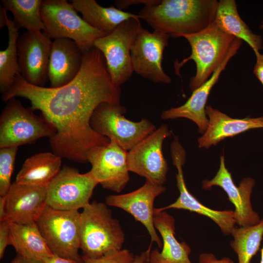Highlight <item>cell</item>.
<instances>
[{
    "mask_svg": "<svg viewBox=\"0 0 263 263\" xmlns=\"http://www.w3.org/2000/svg\"><path fill=\"white\" fill-rule=\"evenodd\" d=\"M153 224L162 238V249L151 250L150 263H192L189 256L191 252L185 242H179L175 237V226L174 217L166 210L154 209Z\"/></svg>",
    "mask_w": 263,
    "mask_h": 263,
    "instance_id": "cell-22",
    "label": "cell"
},
{
    "mask_svg": "<svg viewBox=\"0 0 263 263\" xmlns=\"http://www.w3.org/2000/svg\"><path fill=\"white\" fill-rule=\"evenodd\" d=\"M108 206L94 201L80 213V249L83 257L96 258L122 249L124 232Z\"/></svg>",
    "mask_w": 263,
    "mask_h": 263,
    "instance_id": "cell-3",
    "label": "cell"
},
{
    "mask_svg": "<svg viewBox=\"0 0 263 263\" xmlns=\"http://www.w3.org/2000/svg\"><path fill=\"white\" fill-rule=\"evenodd\" d=\"M40 261L29 259L18 254L10 263H40Z\"/></svg>",
    "mask_w": 263,
    "mask_h": 263,
    "instance_id": "cell-38",
    "label": "cell"
},
{
    "mask_svg": "<svg viewBox=\"0 0 263 263\" xmlns=\"http://www.w3.org/2000/svg\"><path fill=\"white\" fill-rule=\"evenodd\" d=\"M134 256L128 249H122L109 252L98 258L82 257V263H130Z\"/></svg>",
    "mask_w": 263,
    "mask_h": 263,
    "instance_id": "cell-31",
    "label": "cell"
},
{
    "mask_svg": "<svg viewBox=\"0 0 263 263\" xmlns=\"http://www.w3.org/2000/svg\"><path fill=\"white\" fill-rule=\"evenodd\" d=\"M191 47V54L175 63L176 72L188 61L193 60L196 73L190 78L189 88L193 91L205 83L225 59L236 38L223 30L214 21L205 29L191 35H183Z\"/></svg>",
    "mask_w": 263,
    "mask_h": 263,
    "instance_id": "cell-4",
    "label": "cell"
},
{
    "mask_svg": "<svg viewBox=\"0 0 263 263\" xmlns=\"http://www.w3.org/2000/svg\"><path fill=\"white\" fill-rule=\"evenodd\" d=\"M40 263H78L76 261L53 254L40 261Z\"/></svg>",
    "mask_w": 263,
    "mask_h": 263,
    "instance_id": "cell-36",
    "label": "cell"
},
{
    "mask_svg": "<svg viewBox=\"0 0 263 263\" xmlns=\"http://www.w3.org/2000/svg\"><path fill=\"white\" fill-rule=\"evenodd\" d=\"M98 184L90 170L80 173L77 169L65 166L47 186V206L61 210L83 209L90 203Z\"/></svg>",
    "mask_w": 263,
    "mask_h": 263,
    "instance_id": "cell-10",
    "label": "cell"
},
{
    "mask_svg": "<svg viewBox=\"0 0 263 263\" xmlns=\"http://www.w3.org/2000/svg\"><path fill=\"white\" fill-rule=\"evenodd\" d=\"M159 0H117L114 3L116 7L123 10L127 9L132 5L144 4L145 6L156 5L160 2Z\"/></svg>",
    "mask_w": 263,
    "mask_h": 263,
    "instance_id": "cell-33",
    "label": "cell"
},
{
    "mask_svg": "<svg viewBox=\"0 0 263 263\" xmlns=\"http://www.w3.org/2000/svg\"><path fill=\"white\" fill-rule=\"evenodd\" d=\"M217 0H162L145 6L140 19L157 31L173 38L195 34L206 28L215 19Z\"/></svg>",
    "mask_w": 263,
    "mask_h": 263,
    "instance_id": "cell-2",
    "label": "cell"
},
{
    "mask_svg": "<svg viewBox=\"0 0 263 263\" xmlns=\"http://www.w3.org/2000/svg\"><path fill=\"white\" fill-rule=\"evenodd\" d=\"M151 244L145 251L142 252L140 255L134 256L133 260L130 263H150V255L151 249Z\"/></svg>",
    "mask_w": 263,
    "mask_h": 263,
    "instance_id": "cell-37",
    "label": "cell"
},
{
    "mask_svg": "<svg viewBox=\"0 0 263 263\" xmlns=\"http://www.w3.org/2000/svg\"><path fill=\"white\" fill-rule=\"evenodd\" d=\"M169 37L157 31L150 32L141 26L131 50L133 72L153 82L169 84L171 79L162 68L163 52Z\"/></svg>",
    "mask_w": 263,
    "mask_h": 263,
    "instance_id": "cell-12",
    "label": "cell"
},
{
    "mask_svg": "<svg viewBox=\"0 0 263 263\" xmlns=\"http://www.w3.org/2000/svg\"><path fill=\"white\" fill-rule=\"evenodd\" d=\"M120 87L112 82L106 66L92 59L83 61L76 76L58 88L32 85L20 75L1 99L20 97L30 101L32 111L39 110L41 117L56 130L49 138L53 152L62 158L87 163V154L93 147L106 145L107 137L95 132L90 124L93 113L102 102L120 104Z\"/></svg>",
    "mask_w": 263,
    "mask_h": 263,
    "instance_id": "cell-1",
    "label": "cell"
},
{
    "mask_svg": "<svg viewBox=\"0 0 263 263\" xmlns=\"http://www.w3.org/2000/svg\"><path fill=\"white\" fill-rule=\"evenodd\" d=\"M7 11L4 7L0 5V28L6 26V15Z\"/></svg>",
    "mask_w": 263,
    "mask_h": 263,
    "instance_id": "cell-40",
    "label": "cell"
},
{
    "mask_svg": "<svg viewBox=\"0 0 263 263\" xmlns=\"http://www.w3.org/2000/svg\"><path fill=\"white\" fill-rule=\"evenodd\" d=\"M198 263H234V262L227 257L218 259L211 253H203L199 256Z\"/></svg>",
    "mask_w": 263,
    "mask_h": 263,
    "instance_id": "cell-34",
    "label": "cell"
},
{
    "mask_svg": "<svg viewBox=\"0 0 263 263\" xmlns=\"http://www.w3.org/2000/svg\"><path fill=\"white\" fill-rule=\"evenodd\" d=\"M126 109L120 104L102 102L94 111L91 126L99 135L113 140L123 149L130 150L156 130L150 120L134 122L126 118Z\"/></svg>",
    "mask_w": 263,
    "mask_h": 263,
    "instance_id": "cell-6",
    "label": "cell"
},
{
    "mask_svg": "<svg viewBox=\"0 0 263 263\" xmlns=\"http://www.w3.org/2000/svg\"><path fill=\"white\" fill-rule=\"evenodd\" d=\"M171 133L167 125L162 124L127 151L129 171L146 180L161 185L165 183L168 165L163 155V144Z\"/></svg>",
    "mask_w": 263,
    "mask_h": 263,
    "instance_id": "cell-11",
    "label": "cell"
},
{
    "mask_svg": "<svg viewBox=\"0 0 263 263\" xmlns=\"http://www.w3.org/2000/svg\"><path fill=\"white\" fill-rule=\"evenodd\" d=\"M42 0H0L6 11L13 14L16 27L25 28L31 32L41 31L44 29L41 15Z\"/></svg>",
    "mask_w": 263,
    "mask_h": 263,
    "instance_id": "cell-28",
    "label": "cell"
},
{
    "mask_svg": "<svg viewBox=\"0 0 263 263\" xmlns=\"http://www.w3.org/2000/svg\"><path fill=\"white\" fill-rule=\"evenodd\" d=\"M171 156L173 164L177 169L176 174L177 186L179 196L173 203L166 207L156 208L159 211L169 208L187 210L205 216L215 222L224 234H231L236 224L234 210H217L211 209L200 203L188 190L184 178L183 166L186 160V151L179 142L170 145Z\"/></svg>",
    "mask_w": 263,
    "mask_h": 263,
    "instance_id": "cell-15",
    "label": "cell"
},
{
    "mask_svg": "<svg viewBox=\"0 0 263 263\" xmlns=\"http://www.w3.org/2000/svg\"><path fill=\"white\" fill-rule=\"evenodd\" d=\"M230 246L237 254L238 263H250L258 251L263 237V218L256 225L235 227L231 231Z\"/></svg>",
    "mask_w": 263,
    "mask_h": 263,
    "instance_id": "cell-29",
    "label": "cell"
},
{
    "mask_svg": "<svg viewBox=\"0 0 263 263\" xmlns=\"http://www.w3.org/2000/svg\"><path fill=\"white\" fill-rule=\"evenodd\" d=\"M48 247L58 256L82 263L80 249V213L47 206L36 222Z\"/></svg>",
    "mask_w": 263,
    "mask_h": 263,
    "instance_id": "cell-8",
    "label": "cell"
},
{
    "mask_svg": "<svg viewBox=\"0 0 263 263\" xmlns=\"http://www.w3.org/2000/svg\"><path fill=\"white\" fill-rule=\"evenodd\" d=\"M40 10L43 33L51 39H71L83 53L93 48L96 39L107 35L87 23L66 0H42Z\"/></svg>",
    "mask_w": 263,
    "mask_h": 263,
    "instance_id": "cell-5",
    "label": "cell"
},
{
    "mask_svg": "<svg viewBox=\"0 0 263 263\" xmlns=\"http://www.w3.org/2000/svg\"><path fill=\"white\" fill-rule=\"evenodd\" d=\"M141 26L140 19H129L94 42V47L102 53L112 82L116 86L120 87L127 82L133 72L131 50Z\"/></svg>",
    "mask_w": 263,
    "mask_h": 263,
    "instance_id": "cell-9",
    "label": "cell"
},
{
    "mask_svg": "<svg viewBox=\"0 0 263 263\" xmlns=\"http://www.w3.org/2000/svg\"><path fill=\"white\" fill-rule=\"evenodd\" d=\"M206 112L209 123L206 132L198 139L200 148L208 149L226 138L251 129L263 128V116L233 118L210 105L206 106Z\"/></svg>",
    "mask_w": 263,
    "mask_h": 263,
    "instance_id": "cell-21",
    "label": "cell"
},
{
    "mask_svg": "<svg viewBox=\"0 0 263 263\" xmlns=\"http://www.w3.org/2000/svg\"><path fill=\"white\" fill-rule=\"evenodd\" d=\"M62 158L53 152H41L28 158L16 182L36 186H48L61 169Z\"/></svg>",
    "mask_w": 263,
    "mask_h": 263,
    "instance_id": "cell-25",
    "label": "cell"
},
{
    "mask_svg": "<svg viewBox=\"0 0 263 263\" xmlns=\"http://www.w3.org/2000/svg\"><path fill=\"white\" fill-rule=\"evenodd\" d=\"M127 151L115 141L92 148L87 154L90 171L104 188L119 193L130 180L127 163Z\"/></svg>",
    "mask_w": 263,
    "mask_h": 263,
    "instance_id": "cell-13",
    "label": "cell"
},
{
    "mask_svg": "<svg viewBox=\"0 0 263 263\" xmlns=\"http://www.w3.org/2000/svg\"><path fill=\"white\" fill-rule=\"evenodd\" d=\"M261 261L260 263H263V246L261 250Z\"/></svg>",
    "mask_w": 263,
    "mask_h": 263,
    "instance_id": "cell-41",
    "label": "cell"
},
{
    "mask_svg": "<svg viewBox=\"0 0 263 263\" xmlns=\"http://www.w3.org/2000/svg\"><path fill=\"white\" fill-rule=\"evenodd\" d=\"M55 128L41 116L25 108L16 97L6 102L0 117V148L33 144L42 137L49 138Z\"/></svg>",
    "mask_w": 263,
    "mask_h": 263,
    "instance_id": "cell-7",
    "label": "cell"
},
{
    "mask_svg": "<svg viewBox=\"0 0 263 263\" xmlns=\"http://www.w3.org/2000/svg\"><path fill=\"white\" fill-rule=\"evenodd\" d=\"M9 223L10 245L17 254L40 261L53 255L36 222L21 224L9 221Z\"/></svg>",
    "mask_w": 263,
    "mask_h": 263,
    "instance_id": "cell-26",
    "label": "cell"
},
{
    "mask_svg": "<svg viewBox=\"0 0 263 263\" xmlns=\"http://www.w3.org/2000/svg\"><path fill=\"white\" fill-rule=\"evenodd\" d=\"M243 41L236 38L225 59L213 73L211 77L203 84L193 91L192 94L182 105L171 108L162 112L161 118L163 120L185 118L192 120L198 127V131L204 133L207 130L209 120L206 112V104L211 89L218 81L220 75L225 69L230 59L237 53Z\"/></svg>",
    "mask_w": 263,
    "mask_h": 263,
    "instance_id": "cell-18",
    "label": "cell"
},
{
    "mask_svg": "<svg viewBox=\"0 0 263 263\" xmlns=\"http://www.w3.org/2000/svg\"><path fill=\"white\" fill-rule=\"evenodd\" d=\"M255 184L254 179L247 177L241 181L238 187L236 186L231 173L225 167L224 156L221 155L220 167L216 175L211 180H204L202 188L209 190L213 186L221 188L235 207L236 224L240 227H246L256 225L261 220L251 203V195Z\"/></svg>",
    "mask_w": 263,
    "mask_h": 263,
    "instance_id": "cell-17",
    "label": "cell"
},
{
    "mask_svg": "<svg viewBox=\"0 0 263 263\" xmlns=\"http://www.w3.org/2000/svg\"><path fill=\"white\" fill-rule=\"evenodd\" d=\"M5 220V197H0V222Z\"/></svg>",
    "mask_w": 263,
    "mask_h": 263,
    "instance_id": "cell-39",
    "label": "cell"
},
{
    "mask_svg": "<svg viewBox=\"0 0 263 263\" xmlns=\"http://www.w3.org/2000/svg\"><path fill=\"white\" fill-rule=\"evenodd\" d=\"M71 3L83 19L94 28L107 35L131 19H140L138 15L125 12L113 5L104 7L94 0H72Z\"/></svg>",
    "mask_w": 263,
    "mask_h": 263,
    "instance_id": "cell-23",
    "label": "cell"
},
{
    "mask_svg": "<svg viewBox=\"0 0 263 263\" xmlns=\"http://www.w3.org/2000/svg\"><path fill=\"white\" fill-rule=\"evenodd\" d=\"M214 22L225 33L245 41L254 53L263 48L261 36L254 33L240 17L235 0H220Z\"/></svg>",
    "mask_w": 263,
    "mask_h": 263,
    "instance_id": "cell-24",
    "label": "cell"
},
{
    "mask_svg": "<svg viewBox=\"0 0 263 263\" xmlns=\"http://www.w3.org/2000/svg\"><path fill=\"white\" fill-rule=\"evenodd\" d=\"M259 27L260 29H263V20L261 21Z\"/></svg>",
    "mask_w": 263,
    "mask_h": 263,
    "instance_id": "cell-42",
    "label": "cell"
},
{
    "mask_svg": "<svg viewBox=\"0 0 263 263\" xmlns=\"http://www.w3.org/2000/svg\"><path fill=\"white\" fill-rule=\"evenodd\" d=\"M256 61L253 73L263 86V53H255Z\"/></svg>",
    "mask_w": 263,
    "mask_h": 263,
    "instance_id": "cell-35",
    "label": "cell"
},
{
    "mask_svg": "<svg viewBox=\"0 0 263 263\" xmlns=\"http://www.w3.org/2000/svg\"><path fill=\"white\" fill-rule=\"evenodd\" d=\"M10 245V231L9 221L7 220L0 222V259L4 254L6 248Z\"/></svg>",
    "mask_w": 263,
    "mask_h": 263,
    "instance_id": "cell-32",
    "label": "cell"
},
{
    "mask_svg": "<svg viewBox=\"0 0 263 263\" xmlns=\"http://www.w3.org/2000/svg\"><path fill=\"white\" fill-rule=\"evenodd\" d=\"M166 190L163 185L146 180L142 186L133 191L107 196L105 202L107 206L121 208L132 215L146 227L151 243L155 242L161 248L163 243L153 224V204L155 198Z\"/></svg>",
    "mask_w": 263,
    "mask_h": 263,
    "instance_id": "cell-16",
    "label": "cell"
},
{
    "mask_svg": "<svg viewBox=\"0 0 263 263\" xmlns=\"http://www.w3.org/2000/svg\"><path fill=\"white\" fill-rule=\"evenodd\" d=\"M52 41L41 31H26L19 36L17 47L20 74L29 83L44 87L48 80Z\"/></svg>",
    "mask_w": 263,
    "mask_h": 263,
    "instance_id": "cell-14",
    "label": "cell"
},
{
    "mask_svg": "<svg viewBox=\"0 0 263 263\" xmlns=\"http://www.w3.org/2000/svg\"><path fill=\"white\" fill-rule=\"evenodd\" d=\"M47 186H36L16 181L5 197V220L15 223H35L47 204Z\"/></svg>",
    "mask_w": 263,
    "mask_h": 263,
    "instance_id": "cell-19",
    "label": "cell"
},
{
    "mask_svg": "<svg viewBox=\"0 0 263 263\" xmlns=\"http://www.w3.org/2000/svg\"><path fill=\"white\" fill-rule=\"evenodd\" d=\"M6 26L8 32L7 48L0 51V91L3 94L13 85L17 75H20L17 43L19 37V29L13 19L6 14Z\"/></svg>",
    "mask_w": 263,
    "mask_h": 263,
    "instance_id": "cell-27",
    "label": "cell"
},
{
    "mask_svg": "<svg viewBox=\"0 0 263 263\" xmlns=\"http://www.w3.org/2000/svg\"><path fill=\"white\" fill-rule=\"evenodd\" d=\"M18 147H6L0 149V195L5 196L12 183L11 178L14 169Z\"/></svg>",
    "mask_w": 263,
    "mask_h": 263,
    "instance_id": "cell-30",
    "label": "cell"
},
{
    "mask_svg": "<svg viewBox=\"0 0 263 263\" xmlns=\"http://www.w3.org/2000/svg\"><path fill=\"white\" fill-rule=\"evenodd\" d=\"M83 53L71 39L59 38L52 41L48 68L51 88L64 86L76 76L82 65Z\"/></svg>",
    "mask_w": 263,
    "mask_h": 263,
    "instance_id": "cell-20",
    "label": "cell"
}]
</instances>
